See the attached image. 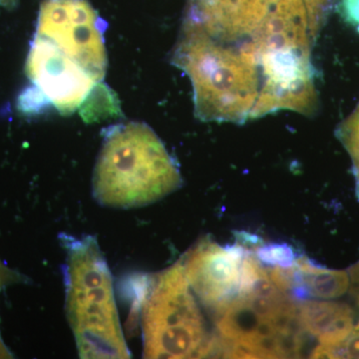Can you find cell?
<instances>
[{"label":"cell","mask_w":359,"mask_h":359,"mask_svg":"<svg viewBox=\"0 0 359 359\" xmlns=\"http://www.w3.org/2000/svg\"><path fill=\"white\" fill-rule=\"evenodd\" d=\"M105 21L88 0H43L30 45L22 92L34 114L52 106L59 114H83L104 84L108 59Z\"/></svg>","instance_id":"6da1fadb"},{"label":"cell","mask_w":359,"mask_h":359,"mask_svg":"<svg viewBox=\"0 0 359 359\" xmlns=\"http://www.w3.org/2000/svg\"><path fill=\"white\" fill-rule=\"evenodd\" d=\"M181 185L176 161L147 124L122 123L106 129L93 176V195L101 205L143 207Z\"/></svg>","instance_id":"7a4b0ae2"},{"label":"cell","mask_w":359,"mask_h":359,"mask_svg":"<svg viewBox=\"0 0 359 359\" xmlns=\"http://www.w3.org/2000/svg\"><path fill=\"white\" fill-rule=\"evenodd\" d=\"M216 327L221 355L228 358H297L304 346L299 306L263 266L217 311Z\"/></svg>","instance_id":"3957f363"},{"label":"cell","mask_w":359,"mask_h":359,"mask_svg":"<svg viewBox=\"0 0 359 359\" xmlns=\"http://www.w3.org/2000/svg\"><path fill=\"white\" fill-rule=\"evenodd\" d=\"M172 61L192 82L195 114L200 120L252 119L261 80L256 66L243 54L184 21Z\"/></svg>","instance_id":"277c9868"},{"label":"cell","mask_w":359,"mask_h":359,"mask_svg":"<svg viewBox=\"0 0 359 359\" xmlns=\"http://www.w3.org/2000/svg\"><path fill=\"white\" fill-rule=\"evenodd\" d=\"M65 308L81 358H129L116 306L112 276L96 238L63 237Z\"/></svg>","instance_id":"5b68a950"},{"label":"cell","mask_w":359,"mask_h":359,"mask_svg":"<svg viewBox=\"0 0 359 359\" xmlns=\"http://www.w3.org/2000/svg\"><path fill=\"white\" fill-rule=\"evenodd\" d=\"M138 306L144 358H205L212 337L181 261L144 280Z\"/></svg>","instance_id":"8992f818"},{"label":"cell","mask_w":359,"mask_h":359,"mask_svg":"<svg viewBox=\"0 0 359 359\" xmlns=\"http://www.w3.org/2000/svg\"><path fill=\"white\" fill-rule=\"evenodd\" d=\"M249 247H222L205 238L181 259L191 290L207 308L218 311L238 294Z\"/></svg>","instance_id":"52a82bcc"},{"label":"cell","mask_w":359,"mask_h":359,"mask_svg":"<svg viewBox=\"0 0 359 359\" xmlns=\"http://www.w3.org/2000/svg\"><path fill=\"white\" fill-rule=\"evenodd\" d=\"M280 0H190L186 21L211 39L242 46Z\"/></svg>","instance_id":"ba28073f"},{"label":"cell","mask_w":359,"mask_h":359,"mask_svg":"<svg viewBox=\"0 0 359 359\" xmlns=\"http://www.w3.org/2000/svg\"><path fill=\"white\" fill-rule=\"evenodd\" d=\"M353 311L348 304L337 302L306 301L299 306V316L304 332L335 351L353 328Z\"/></svg>","instance_id":"9c48e42d"},{"label":"cell","mask_w":359,"mask_h":359,"mask_svg":"<svg viewBox=\"0 0 359 359\" xmlns=\"http://www.w3.org/2000/svg\"><path fill=\"white\" fill-rule=\"evenodd\" d=\"M349 287L348 273L318 266L308 257H297L294 264L290 297L294 299H334Z\"/></svg>","instance_id":"30bf717a"},{"label":"cell","mask_w":359,"mask_h":359,"mask_svg":"<svg viewBox=\"0 0 359 359\" xmlns=\"http://www.w3.org/2000/svg\"><path fill=\"white\" fill-rule=\"evenodd\" d=\"M337 136L351 156L355 178L356 196L359 201V105L353 114L337 127Z\"/></svg>","instance_id":"8fae6325"},{"label":"cell","mask_w":359,"mask_h":359,"mask_svg":"<svg viewBox=\"0 0 359 359\" xmlns=\"http://www.w3.org/2000/svg\"><path fill=\"white\" fill-rule=\"evenodd\" d=\"M256 257L264 264L280 268L292 266L297 259L294 249L287 244H269L257 247Z\"/></svg>","instance_id":"7c38bea8"},{"label":"cell","mask_w":359,"mask_h":359,"mask_svg":"<svg viewBox=\"0 0 359 359\" xmlns=\"http://www.w3.org/2000/svg\"><path fill=\"white\" fill-rule=\"evenodd\" d=\"M337 11L344 22L359 33V0H339Z\"/></svg>","instance_id":"4fadbf2b"},{"label":"cell","mask_w":359,"mask_h":359,"mask_svg":"<svg viewBox=\"0 0 359 359\" xmlns=\"http://www.w3.org/2000/svg\"><path fill=\"white\" fill-rule=\"evenodd\" d=\"M337 358H359V323L335 351Z\"/></svg>","instance_id":"5bb4252c"},{"label":"cell","mask_w":359,"mask_h":359,"mask_svg":"<svg viewBox=\"0 0 359 359\" xmlns=\"http://www.w3.org/2000/svg\"><path fill=\"white\" fill-rule=\"evenodd\" d=\"M349 292L359 308V261L348 269Z\"/></svg>","instance_id":"9a60e30c"},{"label":"cell","mask_w":359,"mask_h":359,"mask_svg":"<svg viewBox=\"0 0 359 359\" xmlns=\"http://www.w3.org/2000/svg\"><path fill=\"white\" fill-rule=\"evenodd\" d=\"M13 355L9 353L8 349L6 348V344L2 342L1 337H0V358H11Z\"/></svg>","instance_id":"2e32d148"},{"label":"cell","mask_w":359,"mask_h":359,"mask_svg":"<svg viewBox=\"0 0 359 359\" xmlns=\"http://www.w3.org/2000/svg\"><path fill=\"white\" fill-rule=\"evenodd\" d=\"M325 1H327V2H328V0H325Z\"/></svg>","instance_id":"e0dca14e"}]
</instances>
